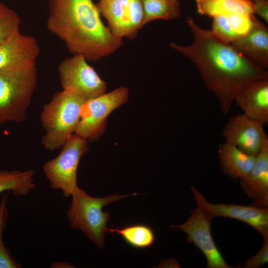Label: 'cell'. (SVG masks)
I'll return each instance as SVG.
<instances>
[{"instance_id":"cell-1","label":"cell","mask_w":268,"mask_h":268,"mask_svg":"<svg viewBox=\"0 0 268 268\" xmlns=\"http://www.w3.org/2000/svg\"><path fill=\"white\" fill-rule=\"evenodd\" d=\"M187 22L192 43L184 46L172 43L170 46L194 63L206 87L218 99L222 113L227 114L240 88L250 81L268 77V72L191 17Z\"/></svg>"},{"instance_id":"cell-2","label":"cell","mask_w":268,"mask_h":268,"mask_svg":"<svg viewBox=\"0 0 268 268\" xmlns=\"http://www.w3.org/2000/svg\"><path fill=\"white\" fill-rule=\"evenodd\" d=\"M47 26L73 55L95 61L123 45L100 17L92 0H49Z\"/></svg>"},{"instance_id":"cell-3","label":"cell","mask_w":268,"mask_h":268,"mask_svg":"<svg viewBox=\"0 0 268 268\" xmlns=\"http://www.w3.org/2000/svg\"><path fill=\"white\" fill-rule=\"evenodd\" d=\"M85 101L76 94L63 90L55 93L44 106L40 120L45 132L41 141L45 149L51 151L61 149L75 133Z\"/></svg>"},{"instance_id":"cell-4","label":"cell","mask_w":268,"mask_h":268,"mask_svg":"<svg viewBox=\"0 0 268 268\" xmlns=\"http://www.w3.org/2000/svg\"><path fill=\"white\" fill-rule=\"evenodd\" d=\"M129 196L112 194L95 198L78 188L71 196V203L67 212L70 227L82 231L98 248L102 249L109 216L108 211L103 212L102 208Z\"/></svg>"},{"instance_id":"cell-5","label":"cell","mask_w":268,"mask_h":268,"mask_svg":"<svg viewBox=\"0 0 268 268\" xmlns=\"http://www.w3.org/2000/svg\"><path fill=\"white\" fill-rule=\"evenodd\" d=\"M38 80L36 66L0 71V125L20 123L26 118Z\"/></svg>"},{"instance_id":"cell-6","label":"cell","mask_w":268,"mask_h":268,"mask_svg":"<svg viewBox=\"0 0 268 268\" xmlns=\"http://www.w3.org/2000/svg\"><path fill=\"white\" fill-rule=\"evenodd\" d=\"M61 149L56 157L44 164L43 171L51 189L62 191L64 197L68 198L78 188V165L89 149L87 140L75 134L70 136Z\"/></svg>"},{"instance_id":"cell-7","label":"cell","mask_w":268,"mask_h":268,"mask_svg":"<svg viewBox=\"0 0 268 268\" xmlns=\"http://www.w3.org/2000/svg\"><path fill=\"white\" fill-rule=\"evenodd\" d=\"M129 91L127 87H119L85 101L82 105L80 119L74 134L88 141L98 139L103 134L110 114L128 100Z\"/></svg>"},{"instance_id":"cell-8","label":"cell","mask_w":268,"mask_h":268,"mask_svg":"<svg viewBox=\"0 0 268 268\" xmlns=\"http://www.w3.org/2000/svg\"><path fill=\"white\" fill-rule=\"evenodd\" d=\"M58 71L63 90L85 101L105 93L107 83L83 56L74 55L66 59L59 65Z\"/></svg>"},{"instance_id":"cell-9","label":"cell","mask_w":268,"mask_h":268,"mask_svg":"<svg viewBox=\"0 0 268 268\" xmlns=\"http://www.w3.org/2000/svg\"><path fill=\"white\" fill-rule=\"evenodd\" d=\"M96 5L116 37L134 39L144 25L142 0H98Z\"/></svg>"},{"instance_id":"cell-10","label":"cell","mask_w":268,"mask_h":268,"mask_svg":"<svg viewBox=\"0 0 268 268\" xmlns=\"http://www.w3.org/2000/svg\"><path fill=\"white\" fill-rule=\"evenodd\" d=\"M212 219L206 211L197 205L186 222L182 225L171 227L185 233L187 241L193 243L202 252L206 258L207 268H231L213 239L210 227Z\"/></svg>"},{"instance_id":"cell-11","label":"cell","mask_w":268,"mask_h":268,"mask_svg":"<svg viewBox=\"0 0 268 268\" xmlns=\"http://www.w3.org/2000/svg\"><path fill=\"white\" fill-rule=\"evenodd\" d=\"M198 205L213 218L222 216L243 221L255 228L264 238L268 237V208L253 205L215 203L208 202L195 187H190Z\"/></svg>"},{"instance_id":"cell-12","label":"cell","mask_w":268,"mask_h":268,"mask_svg":"<svg viewBox=\"0 0 268 268\" xmlns=\"http://www.w3.org/2000/svg\"><path fill=\"white\" fill-rule=\"evenodd\" d=\"M222 135L225 142L253 155H257L268 138L264 125L243 114L231 117Z\"/></svg>"},{"instance_id":"cell-13","label":"cell","mask_w":268,"mask_h":268,"mask_svg":"<svg viewBox=\"0 0 268 268\" xmlns=\"http://www.w3.org/2000/svg\"><path fill=\"white\" fill-rule=\"evenodd\" d=\"M39 53L36 39L18 31L0 44V71L35 67Z\"/></svg>"},{"instance_id":"cell-14","label":"cell","mask_w":268,"mask_h":268,"mask_svg":"<svg viewBox=\"0 0 268 268\" xmlns=\"http://www.w3.org/2000/svg\"><path fill=\"white\" fill-rule=\"evenodd\" d=\"M234 102L246 117L268 125V77L244 84L235 95Z\"/></svg>"},{"instance_id":"cell-15","label":"cell","mask_w":268,"mask_h":268,"mask_svg":"<svg viewBox=\"0 0 268 268\" xmlns=\"http://www.w3.org/2000/svg\"><path fill=\"white\" fill-rule=\"evenodd\" d=\"M243 191L254 201L252 205L268 206V138L257 155L256 162L249 173L240 179Z\"/></svg>"},{"instance_id":"cell-16","label":"cell","mask_w":268,"mask_h":268,"mask_svg":"<svg viewBox=\"0 0 268 268\" xmlns=\"http://www.w3.org/2000/svg\"><path fill=\"white\" fill-rule=\"evenodd\" d=\"M230 44L259 67L266 69L268 68V29L256 18L250 31Z\"/></svg>"},{"instance_id":"cell-17","label":"cell","mask_w":268,"mask_h":268,"mask_svg":"<svg viewBox=\"0 0 268 268\" xmlns=\"http://www.w3.org/2000/svg\"><path fill=\"white\" fill-rule=\"evenodd\" d=\"M218 154L223 173L233 180L245 177L253 167L257 157L225 141L219 145Z\"/></svg>"},{"instance_id":"cell-18","label":"cell","mask_w":268,"mask_h":268,"mask_svg":"<svg viewBox=\"0 0 268 268\" xmlns=\"http://www.w3.org/2000/svg\"><path fill=\"white\" fill-rule=\"evenodd\" d=\"M197 11L213 17L233 13L254 15L251 0H196Z\"/></svg>"},{"instance_id":"cell-19","label":"cell","mask_w":268,"mask_h":268,"mask_svg":"<svg viewBox=\"0 0 268 268\" xmlns=\"http://www.w3.org/2000/svg\"><path fill=\"white\" fill-rule=\"evenodd\" d=\"M33 170H0V193L8 191L14 195L26 196L36 187Z\"/></svg>"},{"instance_id":"cell-20","label":"cell","mask_w":268,"mask_h":268,"mask_svg":"<svg viewBox=\"0 0 268 268\" xmlns=\"http://www.w3.org/2000/svg\"><path fill=\"white\" fill-rule=\"evenodd\" d=\"M109 233H116L130 246L137 249L149 247L155 240L154 233L152 228L144 224H133L121 228H107Z\"/></svg>"},{"instance_id":"cell-21","label":"cell","mask_w":268,"mask_h":268,"mask_svg":"<svg viewBox=\"0 0 268 268\" xmlns=\"http://www.w3.org/2000/svg\"><path fill=\"white\" fill-rule=\"evenodd\" d=\"M144 25L156 19H172L181 14L179 2L175 0H142Z\"/></svg>"},{"instance_id":"cell-22","label":"cell","mask_w":268,"mask_h":268,"mask_svg":"<svg viewBox=\"0 0 268 268\" xmlns=\"http://www.w3.org/2000/svg\"><path fill=\"white\" fill-rule=\"evenodd\" d=\"M20 22L18 14L0 1V44L19 31Z\"/></svg>"},{"instance_id":"cell-23","label":"cell","mask_w":268,"mask_h":268,"mask_svg":"<svg viewBox=\"0 0 268 268\" xmlns=\"http://www.w3.org/2000/svg\"><path fill=\"white\" fill-rule=\"evenodd\" d=\"M212 19L210 31L217 37L230 44L238 39L231 29L225 15H216Z\"/></svg>"},{"instance_id":"cell-24","label":"cell","mask_w":268,"mask_h":268,"mask_svg":"<svg viewBox=\"0 0 268 268\" xmlns=\"http://www.w3.org/2000/svg\"><path fill=\"white\" fill-rule=\"evenodd\" d=\"M268 262V237L264 238L259 252L254 257L245 260V268H259Z\"/></svg>"},{"instance_id":"cell-25","label":"cell","mask_w":268,"mask_h":268,"mask_svg":"<svg viewBox=\"0 0 268 268\" xmlns=\"http://www.w3.org/2000/svg\"><path fill=\"white\" fill-rule=\"evenodd\" d=\"M22 265L12 257L3 242L0 243V268H21Z\"/></svg>"},{"instance_id":"cell-26","label":"cell","mask_w":268,"mask_h":268,"mask_svg":"<svg viewBox=\"0 0 268 268\" xmlns=\"http://www.w3.org/2000/svg\"><path fill=\"white\" fill-rule=\"evenodd\" d=\"M254 14H258L267 23L268 22V0H251Z\"/></svg>"},{"instance_id":"cell-27","label":"cell","mask_w":268,"mask_h":268,"mask_svg":"<svg viewBox=\"0 0 268 268\" xmlns=\"http://www.w3.org/2000/svg\"><path fill=\"white\" fill-rule=\"evenodd\" d=\"M7 201V196H4L0 203V243L2 242V232L6 227L8 216Z\"/></svg>"},{"instance_id":"cell-28","label":"cell","mask_w":268,"mask_h":268,"mask_svg":"<svg viewBox=\"0 0 268 268\" xmlns=\"http://www.w3.org/2000/svg\"><path fill=\"white\" fill-rule=\"evenodd\" d=\"M52 268H73L72 266L67 262H53L50 266Z\"/></svg>"},{"instance_id":"cell-29","label":"cell","mask_w":268,"mask_h":268,"mask_svg":"<svg viewBox=\"0 0 268 268\" xmlns=\"http://www.w3.org/2000/svg\"><path fill=\"white\" fill-rule=\"evenodd\" d=\"M175 0L177 1H179V0Z\"/></svg>"}]
</instances>
